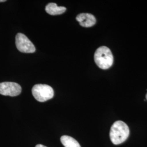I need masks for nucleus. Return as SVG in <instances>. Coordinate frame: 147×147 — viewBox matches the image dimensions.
<instances>
[{"mask_svg":"<svg viewBox=\"0 0 147 147\" xmlns=\"http://www.w3.org/2000/svg\"><path fill=\"white\" fill-rule=\"evenodd\" d=\"M81 26L90 27L94 26L96 23V19L94 16L89 13H81L76 18Z\"/></svg>","mask_w":147,"mask_h":147,"instance_id":"nucleus-6","label":"nucleus"},{"mask_svg":"<svg viewBox=\"0 0 147 147\" xmlns=\"http://www.w3.org/2000/svg\"><path fill=\"white\" fill-rule=\"evenodd\" d=\"M21 87L17 83L5 82L0 83V94L16 96L20 94Z\"/></svg>","mask_w":147,"mask_h":147,"instance_id":"nucleus-5","label":"nucleus"},{"mask_svg":"<svg viewBox=\"0 0 147 147\" xmlns=\"http://www.w3.org/2000/svg\"><path fill=\"white\" fill-rule=\"evenodd\" d=\"M67 10L66 8L62 6H58L56 3H50L45 7V11L51 16L61 15Z\"/></svg>","mask_w":147,"mask_h":147,"instance_id":"nucleus-7","label":"nucleus"},{"mask_svg":"<svg viewBox=\"0 0 147 147\" xmlns=\"http://www.w3.org/2000/svg\"><path fill=\"white\" fill-rule=\"evenodd\" d=\"M32 93L37 101L42 102L52 99L54 96L53 89L47 84H35L32 89Z\"/></svg>","mask_w":147,"mask_h":147,"instance_id":"nucleus-3","label":"nucleus"},{"mask_svg":"<svg viewBox=\"0 0 147 147\" xmlns=\"http://www.w3.org/2000/svg\"><path fill=\"white\" fill-rule=\"evenodd\" d=\"M6 1L5 0H0V2H5Z\"/></svg>","mask_w":147,"mask_h":147,"instance_id":"nucleus-10","label":"nucleus"},{"mask_svg":"<svg viewBox=\"0 0 147 147\" xmlns=\"http://www.w3.org/2000/svg\"><path fill=\"white\" fill-rule=\"evenodd\" d=\"M16 44L18 50L23 53H33L36 48L33 43L24 34L19 33L16 37Z\"/></svg>","mask_w":147,"mask_h":147,"instance_id":"nucleus-4","label":"nucleus"},{"mask_svg":"<svg viewBox=\"0 0 147 147\" xmlns=\"http://www.w3.org/2000/svg\"><path fill=\"white\" fill-rule=\"evenodd\" d=\"M61 142L65 147H81L79 142L75 139L67 135L61 137Z\"/></svg>","mask_w":147,"mask_h":147,"instance_id":"nucleus-8","label":"nucleus"},{"mask_svg":"<svg viewBox=\"0 0 147 147\" xmlns=\"http://www.w3.org/2000/svg\"><path fill=\"white\" fill-rule=\"evenodd\" d=\"M36 147H46V146H43L42 144H38L37 145Z\"/></svg>","mask_w":147,"mask_h":147,"instance_id":"nucleus-9","label":"nucleus"},{"mask_svg":"<svg viewBox=\"0 0 147 147\" xmlns=\"http://www.w3.org/2000/svg\"><path fill=\"white\" fill-rule=\"evenodd\" d=\"M130 134V130L125 123L121 121H115L111 127V141L116 145L125 142Z\"/></svg>","mask_w":147,"mask_h":147,"instance_id":"nucleus-1","label":"nucleus"},{"mask_svg":"<svg viewBox=\"0 0 147 147\" xmlns=\"http://www.w3.org/2000/svg\"><path fill=\"white\" fill-rule=\"evenodd\" d=\"M146 99H147V94H146Z\"/></svg>","mask_w":147,"mask_h":147,"instance_id":"nucleus-11","label":"nucleus"},{"mask_svg":"<svg viewBox=\"0 0 147 147\" xmlns=\"http://www.w3.org/2000/svg\"><path fill=\"white\" fill-rule=\"evenodd\" d=\"M94 58L98 67L104 70L111 68L113 63V56L111 51L109 47L105 46L97 49Z\"/></svg>","mask_w":147,"mask_h":147,"instance_id":"nucleus-2","label":"nucleus"}]
</instances>
